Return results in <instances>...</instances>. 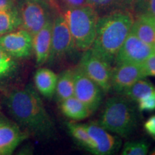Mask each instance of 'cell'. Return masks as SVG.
Listing matches in <instances>:
<instances>
[{
	"instance_id": "obj_1",
	"label": "cell",
	"mask_w": 155,
	"mask_h": 155,
	"mask_svg": "<svg viewBox=\"0 0 155 155\" xmlns=\"http://www.w3.org/2000/svg\"><path fill=\"white\" fill-rule=\"evenodd\" d=\"M7 106L13 118L28 134L40 139L55 136V127L43 102L32 85L9 95Z\"/></svg>"
},
{
	"instance_id": "obj_28",
	"label": "cell",
	"mask_w": 155,
	"mask_h": 155,
	"mask_svg": "<svg viewBox=\"0 0 155 155\" xmlns=\"http://www.w3.org/2000/svg\"><path fill=\"white\" fill-rule=\"evenodd\" d=\"M144 128L148 134L155 138V115L150 116L145 121Z\"/></svg>"
},
{
	"instance_id": "obj_34",
	"label": "cell",
	"mask_w": 155,
	"mask_h": 155,
	"mask_svg": "<svg viewBox=\"0 0 155 155\" xmlns=\"http://www.w3.org/2000/svg\"><path fill=\"white\" fill-rule=\"evenodd\" d=\"M154 48H155V45H154Z\"/></svg>"
},
{
	"instance_id": "obj_14",
	"label": "cell",
	"mask_w": 155,
	"mask_h": 155,
	"mask_svg": "<svg viewBox=\"0 0 155 155\" xmlns=\"http://www.w3.org/2000/svg\"><path fill=\"white\" fill-rule=\"evenodd\" d=\"M53 20H50L33 36V50L38 65H42L49 59L51 49Z\"/></svg>"
},
{
	"instance_id": "obj_13",
	"label": "cell",
	"mask_w": 155,
	"mask_h": 155,
	"mask_svg": "<svg viewBox=\"0 0 155 155\" xmlns=\"http://www.w3.org/2000/svg\"><path fill=\"white\" fill-rule=\"evenodd\" d=\"M28 137V133L22 131L15 123L0 117V154H11Z\"/></svg>"
},
{
	"instance_id": "obj_11",
	"label": "cell",
	"mask_w": 155,
	"mask_h": 155,
	"mask_svg": "<svg viewBox=\"0 0 155 155\" xmlns=\"http://www.w3.org/2000/svg\"><path fill=\"white\" fill-rule=\"evenodd\" d=\"M147 77L141 63L118 64L112 68L111 89L122 94L134 83Z\"/></svg>"
},
{
	"instance_id": "obj_10",
	"label": "cell",
	"mask_w": 155,
	"mask_h": 155,
	"mask_svg": "<svg viewBox=\"0 0 155 155\" xmlns=\"http://www.w3.org/2000/svg\"><path fill=\"white\" fill-rule=\"evenodd\" d=\"M0 45L14 58H26L33 50V36L24 29L0 36Z\"/></svg>"
},
{
	"instance_id": "obj_27",
	"label": "cell",
	"mask_w": 155,
	"mask_h": 155,
	"mask_svg": "<svg viewBox=\"0 0 155 155\" xmlns=\"http://www.w3.org/2000/svg\"><path fill=\"white\" fill-rule=\"evenodd\" d=\"M147 76H155V53L141 63Z\"/></svg>"
},
{
	"instance_id": "obj_22",
	"label": "cell",
	"mask_w": 155,
	"mask_h": 155,
	"mask_svg": "<svg viewBox=\"0 0 155 155\" xmlns=\"http://www.w3.org/2000/svg\"><path fill=\"white\" fill-rule=\"evenodd\" d=\"M131 6L137 17H155V0H132Z\"/></svg>"
},
{
	"instance_id": "obj_32",
	"label": "cell",
	"mask_w": 155,
	"mask_h": 155,
	"mask_svg": "<svg viewBox=\"0 0 155 155\" xmlns=\"http://www.w3.org/2000/svg\"><path fill=\"white\" fill-rule=\"evenodd\" d=\"M45 1L48 2L49 3L50 5H52V4L55 3V1H56V0H45Z\"/></svg>"
},
{
	"instance_id": "obj_16",
	"label": "cell",
	"mask_w": 155,
	"mask_h": 155,
	"mask_svg": "<svg viewBox=\"0 0 155 155\" xmlns=\"http://www.w3.org/2000/svg\"><path fill=\"white\" fill-rule=\"evenodd\" d=\"M60 104L63 115L73 121L85 119L91 114L87 106L74 96L60 102Z\"/></svg>"
},
{
	"instance_id": "obj_2",
	"label": "cell",
	"mask_w": 155,
	"mask_h": 155,
	"mask_svg": "<svg viewBox=\"0 0 155 155\" xmlns=\"http://www.w3.org/2000/svg\"><path fill=\"white\" fill-rule=\"evenodd\" d=\"M134 21L132 13L125 9H116L98 17L96 37L90 48L92 53L108 63H114Z\"/></svg>"
},
{
	"instance_id": "obj_26",
	"label": "cell",
	"mask_w": 155,
	"mask_h": 155,
	"mask_svg": "<svg viewBox=\"0 0 155 155\" xmlns=\"http://www.w3.org/2000/svg\"><path fill=\"white\" fill-rule=\"evenodd\" d=\"M138 108L140 112L153 111L155 110V91L143 97L138 101Z\"/></svg>"
},
{
	"instance_id": "obj_6",
	"label": "cell",
	"mask_w": 155,
	"mask_h": 155,
	"mask_svg": "<svg viewBox=\"0 0 155 155\" xmlns=\"http://www.w3.org/2000/svg\"><path fill=\"white\" fill-rule=\"evenodd\" d=\"M78 67L103 91L107 93L111 90L112 68L110 63L95 55L91 49L83 51Z\"/></svg>"
},
{
	"instance_id": "obj_31",
	"label": "cell",
	"mask_w": 155,
	"mask_h": 155,
	"mask_svg": "<svg viewBox=\"0 0 155 155\" xmlns=\"http://www.w3.org/2000/svg\"><path fill=\"white\" fill-rule=\"evenodd\" d=\"M144 17L145 19H147V20L149 21V22H150L151 24H152L153 26H154V29H155V17Z\"/></svg>"
},
{
	"instance_id": "obj_30",
	"label": "cell",
	"mask_w": 155,
	"mask_h": 155,
	"mask_svg": "<svg viewBox=\"0 0 155 155\" xmlns=\"http://www.w3.org/2000/svg\"><path fill=\"white\" fill-rule=\"evenodd\" d=\"M16 6V0H0V11L12 8Z\"/></svg>"
},
{
	"instance_id": "obj_15",
	"label": "cell",
	"mask_w": 155,
	"mask_h": 155,
	"mask_svg": "<svg viewBox=\"0 0 155 155\" xmlns=\"http://www.w3.org/2000/svg\"><path fill=\"white\" fill-rule=\"evenodd\" d=\"M58 78V75L51 70L46 68H39L34 76L37 90L45 98H52L55 92Z\"/></svg>"
},
{
	"instance_id": "obj_3",
	"label": "cell",
	"mask_w": 155,
	"mask_h": 155,
	"mask_svg": "<svg viewBox=\"0 0 155 155\" xmlns=\"http://www.w3.org/2000/svg\"><path fill=\"white\" fill-rule=\"evenodd\" d=\"M98 124L119 137H129L138 125L137 114L132 101L124 96L109 98L106 101Z\"/></svg>"
},
{
	"instance_id": "obj_24",
	"label": "cell",
	"mask_w": 155,
	"mask_h": 155,
	"mask_svg": "<svg viewBox=\"0 0 155 155\" xmlns=\"http://www.w3.org/2000/svg\"><path fill=\"white\" fill-rule=\"evenodd\" d=\"M17 63L9 54H7L0 45V79L5 78L15 72Z\"/></svg>"
},
{
	"instance_id": "obj_23",
	"label": "cell",
	"mask_w": 155,
	"mask_h": 155,
	"mask_svg": "<svg viewBox=\"0 0 155 155\" xmlns=\"http://www.w3.org/2000/svg\"><path fill=\"white\" fill-rule=\"evenodd\" d=\"M132 0H86V4L98 10H116L119 7L131 5Z\"/></svg>"
},
{
	"instance_id": "obj_25",
	"label": "cell",
	"mask_w": 155,
	"mask_h": 155,
	"mask_svg": "<svg viewBox=\"0 0 155 155\" xmlns=\"http://www.w3.org/2000/svg\"><path fill=\"white\" fill-rule=\"evenodd\" d=\"M149 144L145 141H128L124 145L121 154L123 155H145L148 153Z\"/></svg>"
},
{
	"instance_id": "obj_29",
	"label": "cell",
	"mask_w": 155,
	"mask_h": 155,
	"mask_svg": "<svg viewBox=\"0 0 155 155\" xmlns=\"http://www.w3.org/2000/svg\"><path fill=\"white\" fill-rule=\"evenodd\" d=\"M61 1L65 5L66 8L81 7V6L87 5L86 0H61Z\"/></svg>"
},
{
	"instance_id": "obj_19",
	"label": "cell",
	"mask_w": 155,
	"mask_h": 155,
	"mask_svg": "<svg viewBox=\"0 0 155 155\" xmlns=\"http://www.w3.org/2000/svg\"><path fill=\"white\" fill-rule=\"evenodd\" d=\"M22 26L17 7L0 11V36L19 29Z\"/></svg>"
},
{
	"instance_id": "obj_33",
	"label": "cell",
	"mask_w": 155,
	"mask_h": 155,
	"mask_svg": "<svg viewBox=\"0 0 155 155\" xmlns=\"http://www.w3.org/2000/svg\"><path fill=\"white\" fill-rule=\"evenodd\" d=\"M151 154H152V155H155V149H154V150H152V152H151Z\"/></svg>"
},
{
	"instance_id": "obj_5",
	"label": "cell",
	"mask_w": 155,
	"mask_h": 155,
	"mask_svg": "<svg viewBox=\"0 0 155 155\" xmlns=\"http://www.w3.org/2000/svg\"><path fill=\"white\" fill-rule=\"evenodd\" d=\"M22 28L34 36L51 19L50 5L45 0H16Z\"/></svg>"
},
{
	"instance_id": "obj_8",
	"label": "cell",
	"mask_w": 155,
	"mask_h": 155,
	"mask_svg": "<svg viewBox=\"0 0 155 155\" xmlns=\"http://www.w3.org/2000/svg\"><path fill=\"white\" fill-rule=\"evenodd\" d=\"M154 53V46L141 41L130 32L118 52L114 62L116 65L123 63L140 64Z\"/></svg>"
},
{
	"instance_id": "obj_4",
	"label": "cell",
	"mask_w": 155,
	"mask_h": 155,
	"mask_svg": "<svg viewBox=\"0 0 155 155\" xmlns=\"http://www.w3.org/2000/svg\"><path fill=\"white\" fill-rule=\"evenodd\" d=\"M63 17L74 40L75 48L81 51L90 49L96 33L98 19L96 9L88 5L65 8Z\"/></svg>"
},
{
	"instance_id": "obj_9",
	"label": "cell",
	"mask_w": 155,
	"mask_h": 155,
	"mask_svg": "<svg viewBox=\"0 0 155 155\" xmlns=\"http://www.w3.org/2000/svg\"><path fill=\"white\" fill-rule=\"evenodd\" d=\"M75 48L74 40L63 15L53 21L51 49L48 61L53 62L73 51Z\"/></svg>"
},
{
	"instance_id": "obj_21",
	"label": "cell",
	"mask_w": 155,
	"mask_h": 155,
	"mask_svg": "<svg viewBox=\"0 0 155 155\" xmlns=\"http://www.w3.org/2000/svg\"><path fill=\"white\" fill-rule=\"evenodd\" d=\"M67 128L70 134L77 141L78 144L93 154L94 143L86 130L85 125L71 121L67 124Z\"/></svg>"
},
{
	"instance_id": "obj_17",
	"label": "cell",
	"mask_w": 155,
	"mask_h": 155,
	"mask_svg": "<svg viewBox=\"0 0 155 155\" xmlns=\"http://www.w3.org/2000/svg\"><path fill=\"white\" fill-rule=\"evenodd\" d=\"M55 96L61 102L74 96V72L73 70H65L58 78L55 88Z\"/></svg>"
},
{
	"instance_id": "obj_20",
	"label": "cell",
	"mask_w": 155,
	"mask_h": 155,
	"mask_svg": "<svg viewBox=\"0 0 155 155\" xmlns=\"http://www.w3.org/2000/svg\"><path fill=\"white\" fill-rule=\"evenodd\" d=\"M155 91V86L150 81L140 79L122 93V95L132 102H138L139 99Z\"/></svg>"
},
{
	"instance_id": "obj_7",
	"label": "cell",
	"mask_w": 155,
	"mask_h": 155,
	"mask_svg": "<svg viewBox=\"0 0 155 155\" xmlns=\"http://www.w3.org/2000/svg\"><path fill=\"white\" fill-rule=\"evenodd\" d=\"M74 72V96L94 112L98 109L103 99V91L94 81L83 73L80 68Z\"/></svg>"
},
{
	"instance_id": "obj_12",
	"label": "cell",
	"mask_w": 155,
	"mask_h": 155,
	"mask_svg": "<svg viewBox=\"0 0 155 155\" xmlns=\"http://www.w3.org/2000/svg\"><path fill=\"white\" fill-rule=\"evenodd\" d=\"M91 139L94 143L93 154L97 155H110L119 150L121 141L119 136H114L98 124H84Z\"/></svg>"
},
{
	"instance_id": "obj_18",
	"label": "cell",
	"mask_w": 155,
	"mask_h": 155,
	"mask_svg": "<svg viewBox=\"0 0 155 155\" xmlns=\"http://www.w3.org/2000/svg\"><path fill=\"white\" fill-rule=\"evenodd\" d=\"M131 32L145 43L155 45V29L151 23L143 17H137L131 26Z\"/></svg>"
}]
</instances>
